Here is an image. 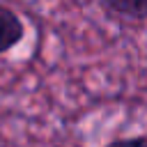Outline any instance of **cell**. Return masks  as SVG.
Returning <instances> with one entry per match:
<instances>
[{"label":"cell","instance_id":"obj_1","mask_svg":"<svg viewBox=\"0 0 147 147\" xmlns=\"http://www.w3.org/2000/svg\"><path fill=\"white\" fill-rule=\"evenodd\" d=\"M23 37H25V25H23L21 16L14 9L0 5V55L9 53L14 46H18L23 41Z\"/></svg>","mask_w":147,"mask_h":147},{"label":"cell","instance_id":"obj_2","mask_svg":"<svg viewBox=\"0 0 147 147\" xmlns=\"http://www.w3.org/2000/svg\"><path fill=\"white\" fill-rule=\"evenodd\" d=\"M108 9L131 21H147V0H103Z\"/></svg>","mask_w":147,"mask_h":147},{"label":"cell","instance_id":"obj_3","mask_svg":"<svg viewBox=\"0 0 147 147\" xmlns=\"http://www.w3.org/2000/svg\"><path fill=\"white\" fill-rule=\"evenodd\" d=\"M103 147H147V136H131V138H113Z\"/></svg>","mask_w":147,"mask_h":147}]
</instances>
